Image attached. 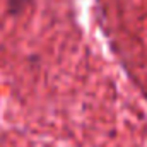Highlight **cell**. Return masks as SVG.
I'll return each mask as SVG.
<instances>
[{
    "instance_id": "cell-1",
    "label": "cell",
    "mask_w": 147,
    "mask_h": 147,
    "mask_svg": "<svg viewBox=\"0 0 147 147\" xmlns=\"http://www.w3.org/2000/svg\"><path fill=\"white\" fill-rule=\"evenodd\" d=\"M28 3H29V0H9V10H10L12 14H17V12H21Z\"/></svg>"
}]
</instances>
